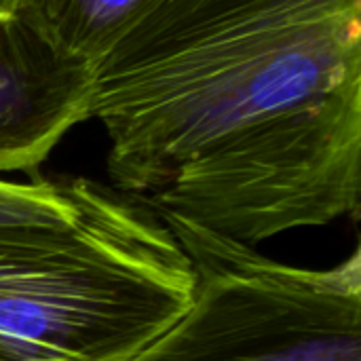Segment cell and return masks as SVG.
<instances>
[{
    "label": "cell",
    "instance_id": "5",
    "mask_svg": "<svg viewBox=\"0 0 361 361\" xmlns=\"http://www.w3.org/2000/svg\"><path fill=\"white\" fill-rule=\"evenodd\" d=\"M152 0H11V15L66 59L93 66Z\"/></svg>",
    "mask_w": 361,
    "mask_h": 361
},
{
    "label": "cell",
    "instance_id": "2",
    "mask_svg": "<svg viewBox=\"0 0 361 361\" xmlns=\"http://www.w3.org/2000/svg\"><path fill=\"white\" fill-rule=\"evenodd\" d=\"M192 290L188 256L137 201L82 228L0 231V361H129Z\"/></svg>",
    "mask_w": 361,
    "mask_h": 361
},
{
    "label": "cell",
    "instance_id": "1",
    "mask_svg": "<svg viewBox=\"0 0 361 361\" xmlns=\"http://www.w3.org/2000/svg\"><path fill=\"white\" fill-rule=\"evenodd\" d=\"M112 188L256 243L357 216L361 0H152L91 66Z\"/></svg>",
    "mask_w": 361,
    "mask_h": 361
},
{
    "label": "cell",
    "instance_id": "6",
    "mask_svg": "<svg viewBox=\"0 0 361 361\" xmlns=\"http://www.w3.org/2000/svg\"><path fill=\"white\" fill-rule=\"evenodd\" d=\"M131 201L112 186L87 178L34 180L30 184L0 180V231L82 228L116 218Z\"/></svg>",
    "mask_w": 361,
    "mask_h": 361
},
{
    "label": "cell",
    "instance_id": "3",
    "mask_svg": "<svg viewBox=\"0 0 361 361\" xmlns=\"http://www.w3.org/2000/svg\"><path fill=\"white\" fill-rule=\"evenodd\" d=\"M159 220L190 260L192 300L129 361H361L360 247L332 269H302Z\"/></svg>",
    "mask_w": 361,
    "mask_h": 361
},
{
    "label": "cell",
    "instance_id": "7",
    "mask_svg": "<svg viewBox=\"0 0 361 361\" xmlns=\"http://www.w3.org/2000/svg\"><path fill=\"white\" fill-rule=\"evenodd\" d=\"M0 15L13 17V15H11V0H0Z\"/></svg>",
    "mask_w": 361,
    "mask_h": 361
},
{
    "label": "cell",
    "instance_id": "4",
    "mask_svg": "<svg viewBox=\"0 0 361 361\" xmlns=\"http://www.w3.org/2000/svg\"><path fill=\"white\" fill-rule=\"evenodd\" d=\"M91 68L61 57L15 17L0 15V171H36L89 118Z\"/></svg>",
    "mask_w": 361,
    "mask_h": 361
}]
</instances>
